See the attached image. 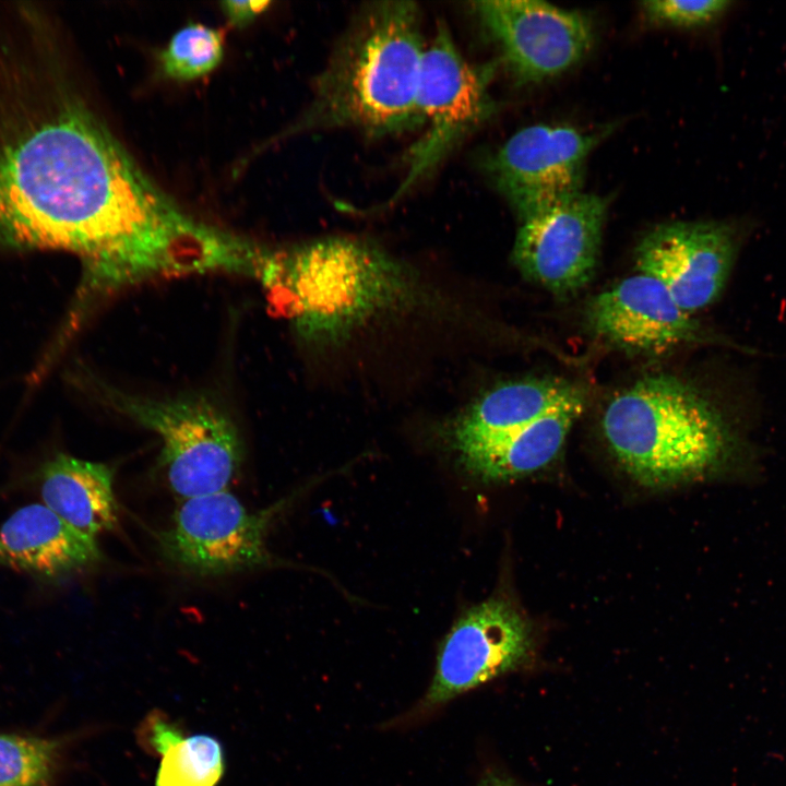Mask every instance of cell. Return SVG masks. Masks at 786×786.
I'll return each mask as SVG.
<instances>
[{"mask_svg":"<svg viewBox=\"0 0 786 786\" xmlns=\"http://www.w3.org/2000/svg\"><path fill=\"white\" fill-rule=\"evenodd\" d=\"M426 48L415 2L367 4L317 79L296 130L354 129L380 139L421 129L417 96Z\"/></svg>","mask_w":786,"mask_h":786,"instance_id":"obj_1","label":"cell"},{"mask_svg":"<svg viewBox=\"0 0 786 786\" xmlns=\"http://www.w3.org/2000/svg\"><path fill=\"white\" fill-rule=\"evenodd\" d=\"M259 278L287 297L300 334L341 340L382 312L421 298L413 273L378 247L350 238H324L267 252Z\"/></svg>","mask_w":786,"mask_h":786,"instance_id":"obj_2","label":"cell"},{"mask_svg":"<svg viewBox=\"0 0 786 786\" xmlns=\"http://www.w3.org/2000/svg\"><path fill=\"white\" fill-rule=\"evenodd\" d=\"M602 429L619 464L650 488L705 475L735 450L717 408L688 382L664 373L646 376L616 395Z\"/></svg>","mask_w":786,"mask_h":786,"instance_id":"obj_3","label":"cell"},{"mask_svg":"<svg viewBox=\"0 0 786 786\" xmlns=\"http://www.w3.org/2000/svg\"><path fill=\"white\" fill-rule=\"evenodd\" d=\"M103 401L162 440L158 467L180 500L227 489L242 445L227 414L203 397L156 400L103 386Z\"/></svg>","mask_w":786,"mask_h":786,"instance_id":"obj_4","label":"cell"},{"mask_svg":"<svg viewBox=\"0 0 786 786\" xmlns=\"http://www.w3.org/2000/svg\"><path fill=\"white\" fill-rule=\"evenodd\" d=\"M492 64L469 62L444 23L426 48L417 107L425 131L408 151L406 174L389 199L403 198L427 178L462 140L491 114Z\"/></svg>","mask_w":786,"mask_h":786,"instance_id":"obj_5","label":"cell"},{"mask_svg":"<svg viewBox=\"0 0 786 786\" xmlns=\"http://www.w3.org/2000/svg\"><path fill=\"white\" fill-rule=\"evenodd\" d=\"M290 498L249 511L227 489L181 500L169 527L157 534L164 557L196 575H222L272 565L269 528Z\"/></svg>","mask_w":786,"mask_h":786,"instance_id":"obj_6","label":"cell"},{"mask_svg":"<svg viewBox=\"0 0 786 786\" xmlns=\"http://www.w3.org/2000/svg\"><path fill=\"white\" fill-rule=\"evenodd\" d=\"M599 139L570 126H528L490 154L484 167L522 221L582 191L585 162Z\"/></svg>","mask_w":786,"mask_h":786,"instance_id":"obj_7","label":"cell"},{"mask_svg":"<svg viewBox=\"0 0 786 786\" xmlns=\"http://www.w3.org/2000/svg\"><path fill=\"white\" fill-rule=\"evenodd\" d=\"M608 201L583 191L520 221L512 261L523 277L559 298L592 281Z\"/></svg>","mask_w":786,"mask_h":786,"instance_id":"obj_8","label":"cell"},{"mask_svg":"<svg viewBox=\"0 0 786 786\" xmlns=\"http://www.w3.org/2000/svg\"><path fill=\"white\" fill-rule=\"evenodd\" d=\"M532 651L531 626L510 602L497 597L469 608L439 647L421 708L439 707L520 668Z\"/></svg>","mask_w":786,"mask_h":786,"instance_id":"obj_9","label":"cell"},{"mask_svg":"<svg viewBox=\"0 0 786 786\" xmlns=\"http://www.w3.org/2000/svg\"><path fill=\"white\" fill-rule=\"evenodd\" d=\"M474 12L521 84L555 78L590 51L594 33L579 11L537 0H486Z\"/></svg>","mask_w":786,"mask_h":786,"instance_id":"obj_10","label":"cell"},{"mask_svg":"<svg viewBox=\"0 0 786 786\" xmlns=\"http://www.w3.org/2000/svg\"><path fill=\"white\" fill-rule=\"evenodd\" d=\"M739 248L737 228L718 221H676L651 229L635 250L639 273L659 281L691 314L722 294Z\"/></svg>","mask_w":786,"mask_h":786,"instance_id":"obj_11","label":"cell"},{"mask_svg":"<svg viewBox=\"0 0 786 786\" xmlns=\"http://www.w3.org/2000/svg\"><path fill=\"white\" fill-rule=\"evenodd\" d=\"M584 314L596 337L627 353L663 355L686 344L708 341L665 286L642 273L594 296Z\"/></svg>","mask_w":786,"mask_h":786,"instance_id":"obj_12","label":"cell"},{"mask_svg":"<svg viewBox=\"0 0 786 786\" xmlns=\"http://www.w3.org/2000/svg\"><path fill=\"white\" fill-rule=\"evenodd\" d=\"M102 558L96 538L78 532L43 503L23 505L0 525V563L43 580L82 572Z\"/></svg>","mask_w":786,"mask_h":786,"instance_id":"obj_13","label":"cell"},{"mask_svg":"<svg viewBox=\"0 0 786 786\" xmlns=\"http://www.w3.org/2000/svg\"><path fill=\"white\" fill-rule=\"evenodd\" d=\"M585 406L584 394L501 437L451 445L458 462L484 480H505L534 473L556 458Z\"/></svg>","mask_w":786,"mask_h":786,"instance_id":"obj_14","label":"cell"},{"mask_svg":"<svg viewBox=\"0 0 786 786\" xmlns=\"http://www.w3.org/2000/svg\"><path fill=\"white\" fill-rule=\"evenodd\" d=\"M39 491L43 504L86 536L118 525L114 469L107 464L59 453L41 467Z\"/></svg>","mask_w":786,"mask_h":786,"instance_id":"obj_15","label":"cell"},{"mask_svg":"<svg viewBox=\"0 0 786 786\" xmlns=\"http://www.w3.org/2000/svg\"><path fill=\"white\" fill-rule=\"evenodd\" d=\"M560 379H525L499 385L479 397L449 428L450 445L501 437L583 395Z\"/></svg>","mask_w":786,"mask_h":786,"instance_id":"obj_16","label":"cell"},{"mask_svg":"<svg viewBox=\"0 0 786 786\" xmlns=\"http://www.w3.org/2000/svg\"><path fill=\"white\" fill-rule=\"evenodd\" d=\"M61 749L58 739L0 734V786H49Z\"/></svg>","mask_w":786,"mask_h":786,"instance_id":"obj_17","label":"cell"},{"mask_svg":"<svg viewBox=\"0 0 786 786\" xmlns=\"http://www.w3.org/2000/svg\"><path fill=\"white\" fill-rule=\"evenodd\" d=\"M224 770L221 742L199 734L184 738L163 755L155 786H216Z\"/></svg>","mask_w":786,"mask_h":786,"instance_id":"obj_18","label":"cell"},{"mask_svg":"<svg viewBox=\"0 0 786 786\" xmlns=\"http://www.w3.org/2000/svg\"><path fill=\"white\" fill-rule=\"evenodd\" d=\"M223 55V34L201 23H192L174 34L162 51L159 62L168 78L189 81L213 71Z\"/></svg>","mask_w":786,"mask_h":786,"instance_id":"obj_19","label":"cell"},{"mask_svg":"<svg viewBox=\"0 0 786 786\" xmlns=\"http://www.w3.org/2000/svg\"><path fill=\"white\" fill-rule=\"evenodd\" d=\"M730 4L731 2L727 0H653L642 2V11L652 23L694 28L715 22Z\"/></svg>","mask_w":786,"mask_h":786,"instance_id":"obj_20","label":"cell"},{"mask_svg":"<svg viewBox=\"0 0 786 786\" xmlns=\"http://www.w3.org/2000/svg\"><path fill=\"white\" fill-rule=\"evenodd\" d=\"M184 738L183 727L160 710L151 711L136 729L138 743L152 755L163 757Z\"/></svg>","mask_w":786,"mask_h":786,"instance_id":"obj_21","label":"cell"},{"mask_svg":"<svg viewBox=\"0 0 786 786\" xmlns=\"http://www.w3.org/2000/svg\"><path fill=\"white\" fill-rule=\"evenodd\" d=\"M269 5L270 1H225L223 10L234 25L241 26L262 13Z\"/></svg>","mask_w":786,"mask_h":786,"instance_id":"obj_22","label":"cell"},{"mask_svg":"<svg viewBox=\"0 0 786 786\" xmlns=\"http://www.w3.org/2000/svg\"><path fill=\"white\" fill-rule=\"evenodd\" d=\"M478 786H520L513 779L495 773L486 775Z\"/></svg>","mask_w":786,"mask_h":786,"instance_id":"obj_23","label":"cell"}]
</instances>
